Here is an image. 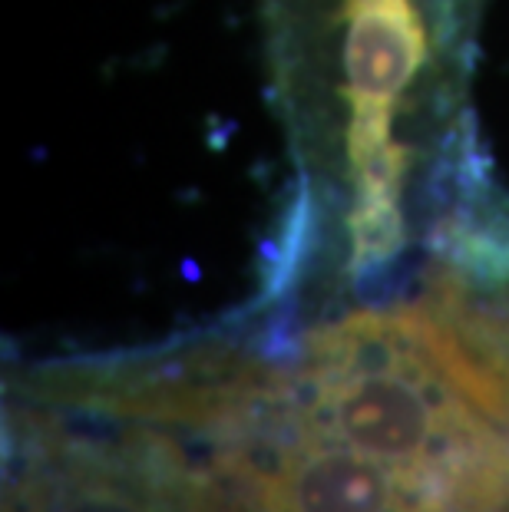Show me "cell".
Instances as JSON below:
<instances>
[{
    "instance_id": "3",
    "label": "cell",
    "mask_w": 509,
    "mask_h": 512,
    "mask_svg": "<svg viewBox=\"0 0 509 512\" xmlns=\"http://www.w3.org/2000/svg\"><path fill=\"white\" fill-rule=\"evenodd\" d=\"M344 24L348 156L357 182L351 235L357 258L384 261L404 242L400 192L407 156L394 139V116L427 63V30L414 0H344Z\"/></svg>"
},
{
    "instance_id": "5",
    "label": "cell",
    "mask_w": 509,
    "mask_h": 512,
    "mask_svg": "<svg viewBox=\"0 0 509 512\" xmlns=\"http://www.w3.org/2000/svg\"><path fill=\"white\" fill-rule=\"evenodd\" d=\"M407 308L453 380L509 433V232H457Z\"/></svg>"
},
{
    "instance_id": "2",
    "label": "cell",
    "mask_w": 509,
    "mask_h": 512,
    "mask_svg": "<svg viewBox=\"0 0 509 512\" xmlns=\"http://www.w3.org/2000/svg\"><path fill=\"white\" fill-rule=\"evenodd\" d=\"M235 493L166 437L129 423L73 433L34 420L7 470L4 512H242Z\"/></svg>"
},
{
    "instance_id": "4",
    "label": "cell",
    "mask_w": 509,
    "mask_h": 512,
    "mask_svg": "<svg viewBox=\"0 0 509 512\" xmlns=\"http://www.w3.org/2000/svg\"><path fill=\"white\" fill-rule=\"evenodd\" d=\"M209 466L245 512H463L424 479L291 427L278 403L262 427L215 443Z\"/></svg>"
},
{
    "instance_id": "1",
    "label": "cell",
    "mask_w": 509,
    "mask_h": 512,
    "mask_svg": "<svg viewBox=\"0 0 509 512\" xmlns=\"http://www.w3.org/2000/svg\"><path fill=\"white\" fill-rule=\"evenodd\" d=\"M278 413L443 489L463 512H509V433L440 364L410 308L314 331Z\"/></svg>"
}]
</instances>
